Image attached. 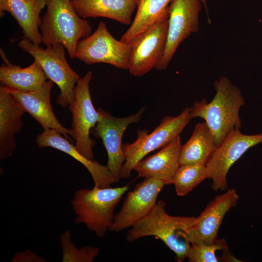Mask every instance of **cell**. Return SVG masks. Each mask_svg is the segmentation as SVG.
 <instances>
[{
  "instance_id": "cell-14",
  "label": "cell",
  "mask_w": 262,
  "mask_h": 262,
  "mask_svg": "<svg viewBox=\"0 0 262 262\" xmlns=\"http://www.w3.org/2000/svg\"><path fill=\"white\" fill-rule=\"evenodd\" d=\"M238 199L239 195L234 188L227 189L212 199L187 230L190 244H215L225 215L236 205Z\"/></svg>"
},
{
  "instance_id": "cell-22",
  "label": "cell",
  "mask_w": 262,
  "mask_h": 262,
  "mask_svg": "<svg viewBox=\"0 0 262 262\" xmlns=\"http://www.w3.org/2000/svg\"><path fill=\"white\" fill-rule=\"evenodd\" d=\"M217 146L205 122L195 125L191 137L181 146L180 165L199 164L205 165Z\"/></svg>"
},
{
  "instance_id": "cell-29",
  "label": "cell",
  "mask_w": 262,
  "mask_h": 262,
  "mask_svg": "<svg viewBox=\"0 0 262 262\" xmlns=\"http://www.w3.org/2000/svg\"><path fill=\"white\" fill-rule=\"evenodd\" d=\"M38 0L39 8L40 10L41 11V10L45 6V0Z\"/></svg>"
},
{
  "instance_id": "cell-25",
  "label": "cell",
  "mask_w": 262,
  "mask_h": 262,
  "mask_svg": "<svg viewBox=\"0 0 262 262\" xmlns=\"http://www.w3.org/2000/svg\"><path fill=\"white\" fill-rule=\"evenodd\" d=\"M63 262H92L99 253L98 247L84 246L78 249L71 240L69 230H66L60 236Z\"/></svg>"
},
{
  "instance_id": "cell-26",
  "label": "cell",
  "mask_w": 262,
  "mask_h": 262,
  "mask_svg": "<svg viewBox=\"0 0 262 262\" xmlns=\"http://www.w3.org/2000/svg\"><path fill=\"white\" fill-rule=\"evenodd\" d=\"M226 240L217 239L214 244L191 243L187 258L189 262H218L217 250L228 247Z\"/></svg>"
},
{
  "instance_id": "cell-28",
  "label": "cell",
  "mask_w": 262,
  "mask_h": 262,
  "mask_svg": "<svg viewBox=\"0 0 262 262\" xmlns=\"http://www.w3.org/2000/svg\"><path fill=\"white\" fill-rule=\"evenodd\" d=\"M219 260L220 262H239V261H237L238 260L233 256L232 254L229 251V247L223 249L222 256Z\"/></svg>"
},
{
  "instance_id": "cell-5",
  "label": "cell",
  "mask_w": 262,
  "mask_h": 262,
  "mask_svg": "<svg viewBox=\"0 0 262 262\" xmlns=\"http://www.w3.org/2000/svg\"><path fill=\"white\" fill-rule=\"evenodd\" d=\"M192 118L191 108L186 107L176 116H164L150 133L146 130H138L134 142L122 144L125 160L121 169L120 178H129L140 161L148 153L162 148L180 135Z\"/></svg>"
},
{
  "instance_id": "cell-17",
  "label": "cell",
  "mask_w": 262,
  "mask_h": 262,
  "mask_svg": "<svg viewBox=\"0 0 262 262\" xmlns=\"http://www.w3.org/2000/svg\"><path fill=\"white\" fill-rule=\"evenodd\" d=\"M39 147H51L64 152L81 163L89 172L94 182V186L105 188L116 182L107 167L94 160L88 159L76 149L67 139L54 130L44 129L36 139Z\"/></svg>"
},
{
  "instance_id": "cell-7",
  "label": "cell",
  "mask_w": 262,
  "mask_h": 262,
  "mask_svg": "<svg viewBox=\"0 0 262 262\" xmlns=\"http://www.w3.org/2000/svg\"><path fill=\"white\" fill-rule=\"evenodd\" d=\"M130 54V44L115 38L101 21L93 33L79 40L75 57L87 65L102 63L128 69Z\"/></svg>"
},
{
  "instance_id": "cell-6",
  "label": "cell",
  "mask_w": 262,
  "mask_h": 262,
  "mask_svg": "<svg viewBox=\"0 0 262 262\" xmlns=\"http://www.w3.org/2000/svg\"><path fill=\"white\" fill-rule=\"evenodd\" d=\"M18 47L39 64L47 79L57 85L60 92L57 97V104L62 108L72 104L75 87L80 77L67 63L65 47L58 43L44 49L25 37L19 42Z\"/></svg>"
},
{
  "instance_id": "cell-16",
  "label": "cell",
  "mask_w": 262,
  "mask_h": 262,
  "mask_svg": "<svg viewBox=\"0 0 262 262\" xmlns=\"http://www.w3.org/2000/svg\"><path fill=\"white\" fill-rule=\"evenodd\" d=\"M3 84L0 86V159L11 156L16 147L15 134L23 126L22 118L26 113Z\"/></svg>"
},
{
  "instance_id": "cell-27",
  "label": "cell",
  "mask_w": 262,
  "mask_h": 262,
  "mask_svg": "<svg viewBox=\"0 0 262 262\" xmlns=\"http://www.w3.org/2000/svg\"><path fill=\"white\" fill-rule=\"evenodd\" d=\"M11 262H46V261L43 258L40 257L32 251L27 250L24 252L16 253L13 257Z\"/></svg>"
},
{
  "instance_id": "cell-11",
  "label": "cell",
  "mask_w": 262,
  "mask_h": 262,
  "mask_svg": "<svg viewBox=\"0 0 262 262\" xmlns=\"http://www.w3.org/2000/svg\"><path fill=\"white\" fill-rule=\"evenodd\" d=\"M261 143L262 132L247 135L237 130L230 133L217 147L206 164L208 179L212 180L213 190L226 191L227 176L231 166L249 148Z\"/></svg>"
},
{
  "instance_id": "cell-10",
  "label": "cell",
  "mask_w": 262,
  "mask_h": 262,
  "mask_svg": "<svg viewBox=\"0 0 262 262\" xmlns=\"http://www.w3.org/2000/svg\"><path fill=\"white\" fill-rule=\"evenodd\" d=\"M97 111L98 120L92 129V133L101 139L108 155L106 166L117 182L120 179L121 169L125 160L122 144L123 134L129 125L137 123L141 120L145 108H142L136 114L123 118L115 117L101 108Z\"/></svg>"
},
{
  "instance_id": "cell-19",
  "label": "cell",
  "mask_w": 262,
  "mask_h": 262,
  "mask_svg": "<svg viewBox=\"0 0 262 262\" xmlns=\"http://www.w3.org/2000/svg\"><path fill=\"white\" fill-rule=\"evenodd\" d=\"M138 0H72L76 13L82 18L102 17L130 25Z\"/></svg>"
},
{
  "instance_id": "cell-21",
  "label": "cell",
  "mask_w": 262,
  "mask_h": 262,
  "mask_svg": "<svg viewBox=\"0 0 262 262\" xmlns=\"http://www.w3.org/2000/svg\"><path fill=\"white\" fill-rule=\"evenodd\" d=\"M5 11L16 20L25 38L36 45L43 43V37L39 31L42 19L38 0H0V17Z\"/></svg>"
},
{
  "instance_id": "cell-4",
  "label": "cell",
  "mask_w": 262,
  "mask_h": 262,
  "mask_svg": "<svg viewBox=\"0 0 262 262\" xmlns=\"http://www.w3.org/2000/svg\"><path fill=\"white\" fill-rule=\"evenodd\" d=\"M129 189L125 185L77 190L71 201L75 223L84 224L98 237H104L113 222L115 208Z\"/></svg>"
},
{
  "instance_id": "cell-15",
  "label": "cell",
  "mask_w": 262,
  "mask_h": 262,
  "mask_svg": "<svg viewBox=\"0 0 262 262\" xmlns=\"http://www.w3.org/2000/svg\"><path fill=\"white\" fill-rule=\"evenodd\" d=\"M53 83L49 80L40 89L30 92L8 88L26 112L35 119L44 130H54L71 141L69 135L73 137L72 130L62 125L53 111L50 103V92Z\"/></svg>"
},
{
  "instance_id": "cell-9",
  "label": "cell",
  "mask_w": 262,
  "mask_h": 262,
  "mask_svg": "<svg viewBox=\"0 0 262 262\" xmlns=\"http://www.w3.org/2000/svg\"><path fill=\"white\" fill-rule=\"evenodd\" d=\"M168 18L169 15L161 17L128 42L131 47L128 70L131 75H145L162 59L166 46Z\"/></svg>"
},
{
  "instance_id": "cell-20",
  "label": "cell",
  "mask_w": 262,
  "mask_h": 262,
  "mask_svg": "<svg viewBox=\"0 0 262 262\" xmlns=\"http://www.w3.org/2000/svg\"><path fill=\"white\" fill-rule=\"evenodd\" d=\"M0 54L5 63L0 67V82L9 89L30 92L39 90L46 82L44 72L36 61L22 68L10 63L1 49Z\"/></svg>"
},
{
  "instance_id": "cell-1",
  "label": "cell",
  "mask_w": 262,
  "mask_h": 262,
  "mask_svg": "<svg viewBox=\"0 0 262 262\" xmlns=\"http://www.w3.org/2000/svg\"><path fill=\"white\" fill-rule=\"evenodd\" d=\"M214 86L216 93L211 101L203 99L195 102L190 108L192 118L205 120L218 147L230 133L240 130L239 111L245 102L240 89L228 77H220Z\"/></svg>"
},
{
  "instance_id": "cell-18",
  "label": "cell",
  "mask_w": 262,
  "mask_h": 262,
  "mask_svg": "<svg viewBox=\"0 0 262 262\" xmlns=\"http://www.w3.org/2000/svg\"><path fill=\"white\" fill-rule=\"evenodd\" d=\"M180 137L177 136L155 154L142 159L135 166L138 176L172 184L174 175L180 165L179 159L181 147Z\"/></svg>"
},
{
  "instance_id": "cell-30",
  "label": "cell",
  "mask_w": 262,
  "mask_h": 262,
  "mask_svg": "<svg viewBox=\"0 0 262 262\" xmlns=\"http://www.w3.org/2000/svg\"><path fill=\"white\" fill-rule=\"evenodd\" d=\"M200 0L205 5V6L207 8L206 0Z\"/></svg>"
},
{
  "instance_id": "cell-12",
  "label": "cell",
  "mask_w": 262,
  "mask_h": 262,
  "mask_svg": "<svg viewBox=\"0 0 262 262\" xmlns=\"http://www.w3.org/2000/svg\"><path fill=\"white\" fill-rule=\"evenodd\" d=\"M201 2L199 0H171L166 46L162 59L155 68L156 70L166 69L180 44L191 34L198 32Z\"/></svg>"
},
{
  "instance_id": "cell-13",
  "label": "cell",
  "mask_w": 262,
  "mask_h": 262,
  "mask_svg": "<svg viewBox=\"0 0 262 262\" xmlns=\"http://www.w3.org/2000/svg\"><path fill=\"white\" fill-rule=\"evenodd\" d=\"M165 185L153 178H145L131 191L128 193L119 212L115 216L109 230L119 232L131 227L148 214L157 203V198Z\"/></svg>"
},
{
  "instance_id": "cell-24",
  "label": "cell",
  "mask_w": 262,
  "mask_h": 262,
  "mask_svg": "<svg viewBox=\"0 0 262 262\" xmlns=\"http://www.w3.org/2000/svg\"><path fill=\"white\" fill-rule=\"evenodd\" d=\"M206 179H208V172L205 165L182 164L177 170L172 184L177 195L184 196Z\"/></svg>"
},
{
  "instance_id": "cell-2",
  "label": "cell",
  "mask_w": 262,
  "mask_h": 262,
  "mask_svg": "<svg viewBox=\"0 0 262 262\" xmlns=\"http://www.w3.org/2000/svg\"><path fill=\"white\" fill-rule=\"evenodd\" d=\"M165 202H157L151 212L135 223L128 232L126 240L131 243L146 236L161 240L176 255V260L183 262L187 257L190 243L187 237L188 228L196 217L176 216L165 210Z\"/></svg>"
},
{
  "instance_id": "cell-8",
  "label": "cell",
  "mask_w": 262,
  "mask_h": 262,
  "mask_svg": "<svg viewBox=\"0 0 262 262\" xmlns=\"http://www.w3.org/2000/svg\"><path fill=\"white\" fill-rule=\"evenodd\" d=\"M92 72L89 71L77 82L74 89V100L68 106L72 116V131L75 147L88 159L94 160L93 148L95 141L90 137L92 129L98 120V113L93 104L89 90Z\"/></svg>"
},
{
  "instance_id": "cell-23",
  "label": "cell",
  "mask_w": 262,
  "mask_h": 262,
  "mask_svg": "<svg viewBox=\"0 0 262 262\" xmlns=\"http://www.w3.org/2000/svg\"><path fill=\"white\" fill-rule=\"evenodd\" d=\"M171 0H138L136 15L130 27L120 40L128 43L161 17L169 15Z\"/></svg>"
},
{
  "instance_id": "cell-3",
  "label": "cell",
  "mask_w": 262,
  "mask_h": 262,
  "mask_svg": "<svg viewBox=\"0 0 262 262\" xmlns=\"http://www.w3.org/2000/svg\"><path fill=\"white\" fill-rule=\"evenodd\" d=\"M71 0H45L47 11L40 28L47 47L61 44L73 58L78 42L91 34L92 27L76 13Z\"/></svg>"
}]
</instances>
